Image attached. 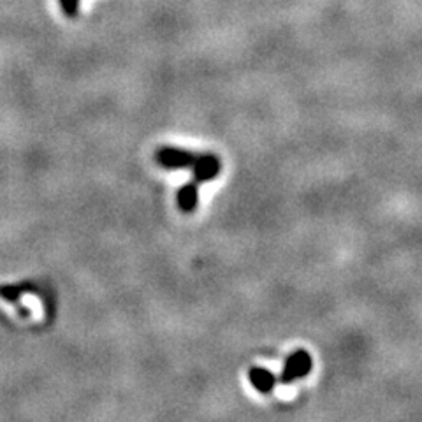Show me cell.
Masks as SVG:
<instances>
[{
    "mask_svg": "<svg viewBox=\"0 0 422 422\" xmlns=\"http://www.w3.org/2000/svg\"><path fill=\"white\" fill-rule=\"evenodd\" d=\"M313 369L312 353L305 349L294 350L284 362L282 373L278 375V384L282 386H290L301 378L308 377Z\"/></svg>",
    "mask_w": 422,
    "mask_h": 422,
    "instance_id": "1",
    "label": "cell"
},
{
    "mask_svg": "<svg viewBox=\"0 0 422 422\" xmlns=\"http://www.w3.org/2000/svg\"><path fill=\"white\" fill-rule=\"evenodd\" d=\"M197 155L190 150H183L178 147H162L157 151L155 158L164 169L176 171V169H192V166L197 160Z\"/></svg>",
    "mask_w": 422,
    "mask_h": 422,
    "instance_id": "2",
    "label": "cell"
},
{
    "mask_svg": "<svg viewBox=\"0 0 422 422\" xmlns=\"http://www.w3.org/2000/svg\"><path fill=\"white\" fill-rule=\"evenodd\" d=\"M222 173V160L215 153H199L192 166V179L199 183L213 182Z\"/></svg>",
    "mask_w": 422,
    "mask_h": 422,
    "instance_id": "3",
    "label": "cell"
},
{
    "mask_svg": "<svg viewBox=\"0 0 422 422\" xmlns=\"http://www.w3.org/2000/svg\"><path fill=\"white\" fill-rule=\"evenodd\" d=\"M176 204H178L182 213L192 215L197 210V206H199V183L195 182V179L183 183L178 194H176Z\"/></svg>",
    "mask_w": 422,
    "mask_h": 422,
    "instance_id": "4",
    "label": "cell"
},
{
    "mask_svg": "<svg viewBox=\"0 0 422 422\" xmlns=\"http://www.w3.org/2000/svg\"><path fill=\"white\" fill-rule=\"evenodd\" d=\"M248 382L250 386L260 394H271L275 390L276 384H278V377L273 371L260 366H253L248 369Z\"/></svg>",
    "mask_w": 422,
    "mask_h": 422,
    "instance_id": "5",
    "label": "cell"
},
{
    "mask_svg": "<svg viewBox=\"0 0 422 422\" xmlns=\"http://www.w3.org/2000/svg\"><path fill=\"white\" fill-rule=\"evenodd\" d=\"M60 5L67 18L77 16V11H79V0H60Z\"/></svg>",
    "mask_w": 422,
    "mask_h": 422,
    "instance_id": "6",
    "label": "cell"
}]
</instances>
